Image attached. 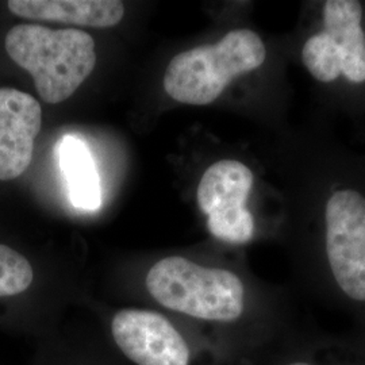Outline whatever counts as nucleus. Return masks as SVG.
Here are the masks:
<instances>
[{
	"mask_svg": "<svg viewBox=\"0 0 365 365\" xmlns=\"http://www.w3.org/2000/svg\"><path fill=\"white\" fill-rule=\"evenodd\" d=\"M9 10L21 18L76 26H117L125 15L119 0H10Z\"/></svg>",
	"mask_w": 365,
	"mask_h": 365,
	"instance_id": "9d476101",
	"label": "nucleus"
},
{
	"mask_svg": "<svg viewBox=\"0 0 365 365\" xmlns=\"http://www.w3.org/2000/svg\"><path fill=\"white\" fill-rule=\"evenodd\" d=\"M288 64L310 80L324 111L365 130V1L306 0L282 36Z\"/></svg>",
	"mask_w": 365,
	"mask_h": 365,
	"instance_id": "20e7f679",
	"label": "nucleus"
},
{
	"mask_svg": "<svg viewBox=\"0 0 365 365\" xmlns=\"http://www.w3.org/2000/svg\"><path fill=\"white\" fill-rule=\"evenodd\" d=\"M274 168L284 195L287 248L300 287L365 333V163L322 114L277 133Z\"/></svg>",
	"mask_w": 365,
	"mask_h": 365,
	"instance_id": "f257e3e1",
	"label": "nucleus"
},
{
	"mask_svg": "<svg viewBox=\"0 0 365 365\" xmlns=\"http://www.w3.org/2000/svg\"><path fill=\"white\" fill-rule=\"evenodd\" d=\"M262 365H365V333L330 334L302 325Z\"/></svg>",
	"mask_w": 365,
	"mask_h": 365,
	"instance_id": "1a4fd4ad",
	"label": "nucleus"
},
{
	"mask_svg": "<svg viewBox=\"0 0 365 365\" xmlns=\"http://www.w3.org/2000/svg\"><path fill=\"white\" fill-rule=\"evenodd\" d=\"M56 157L66 176L72 205L88 211L99 209L102 205L101 180L87 145L75 135H66L56 146Z\"/></svg>",
	"mask_w": 365,
	"mask_h": 365,
	"instance_id": "9b49d317",
	"label": "nucleus"
},
{
	"mask_svg": "<svg viewBox=\"0 0 365 365\" xmlns=\"http://www.w3.org/2000/svg\"><path fill=\"white\" fill-rule=\"evenodd\" d=\"M363 158H364V163H365V155H363Z\"/></svg>",
	"mask_w": 365,
	"mask_h": 365,
	"instance_id": "ddd939ff",
	"label": "nucleus"
},
{
	"mask_svg": "<svg viewBox=\"0 0 365 365\" xmlns=\"http://www.w3.org/2000/svg\"><path fill=\"white\" fill-rule=\"evenodd\" d=\"M195 197L210 235L222 244L245 247L259 238L282 242L287 220L284 195L245 160H212L199 176Z\"/></svg>",
	"mask_w": 365,
	"mask_h": 365,
	"instance_id": "39448f33",
	"label": "nucleus"
},
{
	"mask_svg": "<svg viewBox=\"0 0 365 365\" xmlns=\"http://www.w3.org/2000/svg\"><path fill=\"white\" fill-rule=\"evenodd\" d=\"M4 46L14 63L33 76L41 99L49 105L71 98L96 64L95 41L78 29L18 25L7 33Z\"/></svg>",
	"mask_w": 365,
	"mask_h": 365,
	"instance_id": "423d86ee",
	"label": "nucleus"
},
{
	"mask_svg": "<svg viewBox=\"0 0 365 365\" xmlns=\"http://www.w3.org/2000/svg\"><path fill=\"white\" fill-rule=\"evenodd\" d=\"M145 286L170 312L241 336L261 361L302 327L288 289L252 284L230 265L170 256L149 269Z\"/></svg>",
	"mask_w": 365,
	"mask_h": 365,
	"instance_id": "f03ea898",
	"label": "nucleus"
},
{
	"mask_svg": "<svg viewBox=\"0 0 365 365\" xmlns=\"http://www.w3.org/2000/svg\"><path fill=\"white\" fill-rule=\"evenodd\" d=\"M42 110L30 93L0 88V180H13L29 168L41 130Z\"/></svg>",
	"mask_w": 365,
	"mask_h": 365,
	"instance_id": "6e6552de",
	"label": "nucleus"
},
{
	"mask_svg": "<svg viewBox=\"0 0 365 365\" xmlns=\"http://www.w3.org/2000/svg\"><path fill=\"white\" fill-rule=\"evenodd\" d=\"M118 348L137 365H191L192 351L182 333L164 315L126 309L111 321Z\"/></svg>",
	"mask_w": 365,
	"mask_h": 365,
	"instance_id": "0eeeda50",
	"label": "nucleus"
},
{
	"mask_svg": "<svg viewBox=\"0 0 365 365\" xmlns=\"http://www.w3.org/2000/svg\"><path fill=\"white\" fill-rule=\"evenodd\" d=\"M282 37L268 38L253 27H230L176 54L167 66L164 90L182 105L211 106L241 87L288 119L294 95Z\"/></svg>",
	"mask_w": 365,
	"mask_h": 365,
	"instance_id": "7ed1b4c3",
	"label": "nucleus"
},
{
	"mask_svg": "<svg viewBox=\"0 0 365 365\" xmlns=\"http://www.w3.org/2000/svg\"><path fill=\"white\" fill-rule=\"evenodd\" d=\"M34 271L24 255L0 244V298L15 297L33 284Z\"/></svg>",
	"mask_w": 365,
	"mask_h": 365,
	"instance_id": "f8f14e48",
	"label": "nucleus"
}]
</instances>
